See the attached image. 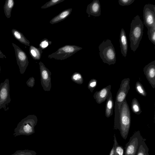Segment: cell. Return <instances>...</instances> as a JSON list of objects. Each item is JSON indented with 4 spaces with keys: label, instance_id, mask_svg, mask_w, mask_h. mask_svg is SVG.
<instances>
[{
    "label": "cell",
    "instance_id": "35",
    "mask_svg": "<svg viewBox=\"0 0 155 155\" xmlns=\"http://www.w3.org/2000/svg\"><path fill=\"white\" fill-rule=\"evenodd\" d=\"M0 71H1V67L0 66Z\"/></svg>",
    "mask_w": 155,
    "mask_h": 155
},
{
    "label": "cell",
    "instance_id": "1",
    "mask_svg": "<svg viewBox=\"0 0 155 155\" xmlns=\"http://www.w3.org/2000/svg\"><path fill=\"white\" fill-rule=\"evenodd\" d=\"M143 23L137 15L132 19L131 24L129 37L131 49L135 52L138 48L143 34Z\"/></svg>",
    "mask_w": 155,
    "mask_h": 155
},
{
    "label": "cell",
    "instance_id": "12",
    "mask_svg": "<svg viewBox=\"0 0 155 155\" xmlns=\"http://www.w3.org/2000/svg\"><path fill=\"white\" fill-rule=\"evenodd\" d=\"M143 71L146 78L153 88L155 87V60L146 65Z\"/></svg>",
    "mask_w": 155,
    "mask_h": 155
},
{
    "label": "cell",
    "instance_id": "9",
    "mask_svg": "<svg viewBox=\"0 0 155 155\" xmlns=\"http://www.w3.org/2000/svg\"><path fill=\"white\" fill-rule=\"evenodd\" d=\"M11 101L9 81L7 78L0 85V110L2 108L5 110Z\"/></svg>",
    "mask_w": 155,
    "mask_h": 155
},
{
    "label": "cell",
    "instance_id": "8",
    "mask_svg": "<svg viewBox=\"0 0 155 155\" xmlns=\"http://www.w3.org/2000/svg\"><path fill=\"white\" fill-rule=\"evenodd\" d=\"M130 81L129 78L123 79L121 81L120 88L117 93L115 104H117L120 110L123 102L126 99L130 89Z\"/></svg>",
    "mask_w": 155,
    "mask_h": 155
},
{
    "label": "cell",
    "instance_id": "21",
    "mask_svg": "<svg viewBox=\"0 0 155 155\" xmlns=\"http://www.w3.org/2000/svg\"><path fill=\"white\" fill-rule=\"evenodd\" d=\"M146 139H143L140 143L136 155H149V148L145 142Z\"/></svg>",
    "mask_w": 155,
    "mask_h": 155
},
{
    "label": "cell",
    "instance_id": "27",
    "mask_svg": "<svg viewBox=\"0 0 155 155\" xmlns=\"http://www.w3.org/2000/svg\"><path fill=\"white\" fill-rule=\"evenodd\" d=\"M64 0H51L46 3L41 7V8L42 9L47 8L61 2Z\"/></svg>",
    "mask_w": 155,
    "mask_h": 155
},
{
    "label": "cell",
    "instance_id": "6",
    "mask_svg": "<svg viewBox=\"0 0 155 155\" xmlns=\"http://www.w3.org/2000/svg\"><path fill=\"white\" fill-rule=\"evenodd\" d=\"M143 139L140 131H135L125 145L124 155H136Z\"/></svg>",
    "mask_w": 155,
    "mask_h": 155
},
{
    "label": "cell",
    "instance_id": "23",
    "mask_svg": "<svg viewBox=\"0 0 155 155\" xmlns=\"http://www.w3.org/2000/svg\"><path fill=\"white\" fill-rule=\"evenodd\" d=\"M147 28L148 38L152 43L155 45V24L150 27Z\"/></svg>",
    "mask_w": 155,
    "mask_h": 155
},
{
    "label": "cell",
    "instance_id": "32",
    "mask_svg": "<svg viewBox=\"0 0 155 155\" xmlns=\"http://www.w3.org/2000/svg\"><path fill=\"white\" fill-rule=\"evenodd\" d=\"M35 79L33 77L30 78L26 82L27 86L30 87H32L34 86Z\"/></svg>",
    "mask_w": 155,
    "mask_h": 155
},
{
    "label": "cell",
    "instance_id": "26",
    "mask_svg": "<svg viewBox=\"0 0 155 155\" xmlns=\"http://www.w3.org/2000/svg\"><path fill=\"white\" fill-rule=\"evenodd\" d=\"M135 89L136 91L140 95L146 97L147 93L142 84L139 82L137 81L135 85Z\"/></svg>",
    "mask_w": 155,
    "mask_h": 155
},
{
    "label": "cell",
    "instance_id": "15",
    "mask_svg": "<svg viewBox=\"0 0 155 155\" xmlns=\"http://www.w3.org/2000/svg\"><path fill=\"white\" fill-rule=\"evenodd\" d=\"M119 42L121 53L123 56L125 57L128 51V43L125 32L123 28L120 32Z\"/></svg>",
    "mask_w": 155,
    "mask_h": 155
},
{
    "label": "cell",
    "instance_id": "7",
    "mask_svg": "<svg viewBox=\"0 0 155 155\" xmlns=\"http://www.w3.org/2000/svg\"><path fill=\"white\" fill-rule=\"evenodd\" d=\"M15 50L17 64L21 74L25 72L28 64L29 62L26 53L18 46L14 43H12Z\"/></svg>",
    "mask_w": 155,
    "mask_h": 155
},
{
    "label": "cell",
    "instance_id": "3",
    "mask_svg": "<svg viewBox=\"0 0 155 155\" xmlns=\"http://www.w3.org/2000/svg\"><path fill=\"white\" fill-rule=\"evenodd\" d=\"M131 124L130 110L125 99L123 102L120 111L119 127L118 130L124 140L128 136Z\"/></svg>",
    "mask_w": 155,
    "mask_h": 155
},
{
    "label": "cell",
    "instance_id": "25",
    "mask_svg": "<svg viewBox=\"0 0 155 155\" xmlns=\"http://www.w3.org/2000/svg\"><path fill=\"white\" fill-rule=\"evenodd\" d=\"M36 154L37 153L34 150H17L10 155H36Z\"/></svg>",
    "mask_w": 155,
    "mask_h": 155
},
{
    "label": "cell",
    "instance_id": "13",
    "mask_svg": "<svg viewBox=\"0 0 155 155\" xmlns=\"http://www.w3.org/2000/svg\"><path fill=\"white\" fill-rule=\"evenodd\" d=\"M111 87V85H109L94 93L93 97L97 104H101L106 101L109 93L110 91Z\"/></svg>",
    "mask_w": 155,
    "mask_h": 155
},
{
    "label": "cell",
    "instance_id": "20",
    "mask_svg": "<svg viewBox=\"0 0 155 155\" xmlns=\"http://www.w3.org/2000/svg\"><path fill=\"white\" fill-rule=\"evenodd\" d=\"M13 0H6L4 6V10L5 15L7 18L11 16L12 10L14 5Z\"/></svg>",
    "mask_w": 155,
    "mask_h": 155
},
{
    "label": "cell",
    "instance_id": "5",
    "mask_svg": "<svg viewBox=\"0 0 155 155\" xmlns=\"http://www.w3.org/2000/svg\"><path fill=\"white\" fill-rule=\"evenodd\" d=\"M82 48L73 45H66L59 48L55 52L48 55L49 58L62 60L71 56Z\"/></svg>",
    "mask_w": 155,
    "mask_h": 155
},
{
    "label": "cell",
    "instance_id": "31",
    "mask_svg": "<svg viewBox=\"0 0 155 155\" xmlns=\"http://www.w3.org/2000/svg\"><path fill=\"white\" fill-rule=\"evenodd\" d=\"M134 0H119V4L122 6L129 5L133 3Z\"/></svg>",
    "mask_w": 155,
    "mask_h": 155
},
{
    "label": "cell",
    "instance_id": "22",
    "mask_svg": "<svg viewBox=\"0 0 155 155\" xmlns=\"http://www.w3.org/2000/svg\"><path fill=\"white\" fill-rule=\"evenodd\" d=\"M131 108L133 112L136 114L139 115L142 112L140 104L136 98H134L132 101Z\"/></svg>",
    "mask_w": 155,
    "mask_h": 155
},
{
    "label": "cell",
    "instance_id": "10",
    "mask_svg": "<svg viewBox=\"0 0 155 155\" xmlns=\"http://www.w3.org/2000/svg\"><path fill=\"white\" fill-rule=\"evenodd\" d=\"M39 64L42 87L45 91H49L51 87V72L41 61L39 63Z\"/></svg>",
    "mask_w": 155,
    "mask_h": 155
},
{
    "label": "cell",
    "instance_id": "14",
    "mask_svg": "<svg viewBox=\"0 0 155 155\" xmlns=\"http://www.w3.org/2000/svg\"><path fill=\"white\" fill-rule=\"evenodd\" d=\"M86 12L89 15L94 17L99 16L101 15V6L99 0H94L88 4Z\"/></svg>",
    "mask_w": 155,
    "mask_h": 155
},
{
    "label": "cell",
    "instance_id": "28",
    "mask_svg": "<svg viewBox=\"0 0 155 155\" xmlns=\"http://www.w3.org/2000/svg\"><path fill=\"white\" fill-rule=\"evenodd\" d=\"M52 43V42L49 41L47 38H45L41 41L39 45V48L42 50L46 49Z\"/></svg>",
    "mask_w": 155,
    "mask_h": 155
},
{
    "label": "cell",
    "instance_id": "16",
    "mask_svg": "<svg viewBox=\"0 0 155 155\" xmlns=\"http://www.w3.org/2000/svg\"><path fill=\"white\" fill-rule=\"evenodd\" d=\"M72 10V8H70L63 10L53 18L50 21V23L51 24H54L64 20L70 15Z\"/></svg>",
    "mask_w": 155,
    "mask_h": 155
},
{
    "label": "cell",
    "instance_id": "17",
    "mask_svg": "<svg viewBox=\"0 0 155 155\" xmlns=\"http://www.w3.org/2000/svg\"><path fill=\"white\" fill-rule=\"evenodd\" d=\"M105 109V115L108 118L113 114L114 102L113 100L112 93L110 91L107 97Z\"/></svg>",
    "mask_w": 155,
    "mask_h": 155
},
{
    "label": "cell",
    "instance_id": "4",
    "mask_svg": "<svg viewBox=\"0 0 155 155\" xmlns=\"http://www.w3.org/2000/svg\"><path fill=\"white\" fill-rule=\"evenodd\" d=\"M100 56L103 62L109 65L114 64L116 61L115 48L110 40L104 41L99 45Z\"/></svg>",
    "mask_w": 155,
    "mask_h": 155
},
{
    "label": "cell",
    "instance_id": "19",
    "mask_svg": "<svg viewBox=\"0 0 155 155\" xmlns=\"http://www.w3.org/2000/svg\"><path fill=\"white\" fill-rule=\"evenodd\" d=\"M42 50L40 48H37L33 45L29 46V53L32 58L35 60H39L41 59Z\"/></svg>",
    "mask_w": 155,
    "mask_h": 155
},
{
    "label": "cell",
    "instance_id": "29",
    "mask_svg": "<svg viewBox=\"0 0 155 155\" xmlns=\"http://www.w3.org/2000/svg\"><path fill=\"white\" fill-rule=\"evenodd\" d=\"M124 148L122 146L119 145L116 140L115 151L114 155H124Z\"/></svg>",
    "mask_w": 155,
    "mask_h": 155
},
{
    "label": "cell",
    "instance_id": "33",
    "mask_svg": "<svg viewBox=\"0 0 155 155\" xmlns=\"http://www.w3.org/2000/svg\"><path fill=\"white\" fill-rule=\"evenodd\" d=\"M114 144L113 147L110 152L109 155H114V154L116 147V141L117 140L116 135L115 134H114Z\"/></svg>",
    "mask_w": 155,
    "mask_h": 155
},
{
    "label": "cell",
    "instance_id": "2",
    "mask_svg": "<svg viewBox=\"0 0 155 155\" xmlns=\"http://www.w3.org/2000/svg\"><path fill=\"white\" fill-rule=\"evenodd\" d=\"M37 122L38 118L35 115H28L18 123L14 130V136L15 137L21 135L29 136L33 134Z\"/></svg>",
    "mask_w": 155,
    "mask_h": 155
},
{
    "label": "cell",
    "instance_id": "34",
    "mask_svg": "<svg viewBox=\"0 0 155 155\" xmlns=\"http://www.w3.org/2000/svg\"><path fill=\"white\" fill-rule=\"evenodd\" d=\"M0 58H6V57L5 55H4L1 52V50H0Z\"/></svg>",
    "mask_w": 155,
    "mask_h": 155
},
{
    "label": "cell",
    "instance_id": "24",
    "mask_svg": "<svg viewBox=\"0 0 155 155\" xmlns=\"http://www.w3.org/2000/svg\"><path fill=\"white\" fill-rule=\"evenodd\" d=\"M71 79L73 81L78 84H81L83 82L84 80L82 75L78 72H75L73 74Z\"/></svg>",
    "mask_w": 155,
    "mask_h": 155
},
{
    "label": "cell",
    "instance_id": "18",
    "mask_svg": "<svg viewBox=\"0 0 155 155\" xmlns=\"http://www.w3.org/2000/svg\"><path fill=\"white\" fill-rule=\"evenodd\" d=\"M12 32L14 37L21 43L26 46H30V41L21 32L16 29H13L12 30Z\"/></svg>",
    "mask_w": 155,
    "mask_h": 155
},
{
    "label": "cell",
    "instance_id": "30",
    "mask_svg": "<svg viewBox=\"0 0 155 155\" xmlns=\"http://www.w3.org/2000/svg\"><path fill=\"white\" fill-rule=\"evenodd\" d=\"M97 84V81L95 79H92L89 81L88 85V88L90 91L93 92Z\"/></svg>",
    "mask_w": 155,
    "mask_h": 155
},
{
    "label": "cell",
    "instance_id": "11",
    "mask_svg": "<svg viewBox=\"0 0 155 155\" xmlns=\"http://www.w3.org/2000/svg\"><path fill=\"white\" fill-rule=\"evenodd\" d=\"M143 23L147 27H151L155 24V5L146 4L143 11Z\"/></svg>",
    "mask_w": 155,
    "mask_h": 155
}]
</instances>
